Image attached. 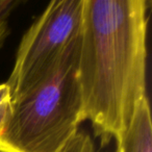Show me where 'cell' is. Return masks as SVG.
I'll return each mask as SVG.
<instances>
[{
  "instance_id": "obj_1",
  "label": "cell",
  "mask_w": 152,
  "mask_h": 152,
  "mask_svg": "<svg viewBox=\"0 0 152 152\" xmlns=\"http://www.w3.org/2000/svg\"><path fill=\"white\" fill-rule=\"evenodd\" d=\"M147 0H83L77 77L83 121L106 145L146 95Z\"/></svg>"
},
{
  "instance_id": "obj_2",
  "label": "cell",
  "mask_w": 152,
  "mask_h": 152,
  "mask_svg": "<svg viewBox=\"0 0 152 152\" xmlns=\"http://www.w3.org/2000/svg\"><path fill=\"white\" fill-rule=\"evenodd\" d=\"M79 37L45 77L12 100L11 118L0 133L1 152H59L78 131L83 122Z\"/></svg>"
},
{
  "instance_id": "obj_3",
  "label": "cell",
  "mask_w": 152,
  "mask_h": 152,
  "mask_svg": "<svg viewBox=\"0 0 152 152\" xmlns=\"http://www.w3.org/2000/svg\"><path fill=\"white\" fill-rule=\"evenodd\" d=\"M83 0H53L22 37L7 83L12 100L39 83L80 34Z\"/></svg>"
},
{
  "instance_id": "obj_4",
  "label": "cell",
  "mask_w": 152,
  "mask_h": 152,
  "mask_svg": "<svg viewBox=\"0 0 152 152\" xmlns=\"http://www.w3.org/2000/svg\"><path fill=\"white\" fill-rule=\"evenodd\" d=\"M115 140V152H152L151 113L147 97L139 104L129 126Z\"/></svg>"
},
{
  "instance_id": "obj_5",
  "label": "cell",
  "mask_w": 152,
  "mask_h": 152,
  "mask_svg": "<svg viewBox=\"0 0 152 152\" xmlns=\"http://www.w3.org/2000/svg\"><path fill=\"white\" fill-rule=\"evenodd\" d=\"M59 152H97L92 137L83 130H78Z\"/></svg>"
},
{
  "instance_id": "obj_6",
  "label": "cell",
  "mask_w": 152,
  "mask_h": 152,
  "mask_svg": "<svg viewBox=\"0 0 152 152\" xmlns=\"http://www.w3.org/2000/svg\"><path fill=\"white\" fill-rule=\"evenodd\" d=\"M17 0H0V49L10 34V17L12 12L19 5Z\"/></svg>"
},
{
  "instance_id": "obj_7",
  "label": "cell",
  "mask_w": 152,
  "mask_h": 152,
  "mask_svg": "<svg viewBox=\"0 0 152 152\" xmlns=\"http://www.w3.org/2000/svg\"><path fill=\"white\" fill-rule=\"evenodd\" d=\"M12 94L7 83H0V133L5 128L12 115Z\"/></svg>"
},
{
  "instance_id": "obj_8",
  "label": "cell",
  "mask_w": 152,
  "mask_h": 152,
  "mask_svg": "<svg viewBox=\"0 0 152 152\" xmlns=\"http://www.w3.org/2000/svg\"><path fill=\"white\" fill-rule=\"evenodd\" d=\"M0 152H1V151H0Z\"/></svg>"
}]
</instances>
